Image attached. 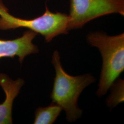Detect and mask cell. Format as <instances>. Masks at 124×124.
Listing matches in <instances>:
<instances>
[{"mask_svg":"<svg viewBox=\"0 0 124 124\" xmlns=\"http://www.w3.org/2000/svg\"><path fill=\"white\" fill-rule=\"evenodd\" d=\"M52 62L55 70L53 88L51 94L52 102L58 104L64 110L69 122H74L82 114V110L78 104L80 94L95 79L89 74L75 76L68 74L62 67L57 51L53 53Z\"/></svg>","mask_w":124,"mask_h":124,"instance_id":"6da1fadb","label":"cell"},{"mask_svg":"<svg viewBox=\"0 0 124 124\" xmlns=\"http://www.w3.org/2000/svg\"><path fill=\"white\" fill-rule=\"evenodd\" d=\"M89 43L98 48L102 58V66L97 95L102 97L124 70V34L107 35L101 32L89 33Z\"/></svg>","mask_w":124,"mask_h":124,"instance_id":"7a4b0ae2","label":"cell"},{"mask_svg":"<svg viewBox=\"0 0 124 124\" xmlns=\"http://www.w3.org/2000/svg\"><path fill=\"white\" fill-rule=\"evenodd\" d=\"M69 14L53 12L46 6L44 13L38 17L26 19L10 14L8 8L0 0V30L6 31L24 28L43 36L49 42L57 36L69 32Z\"/></svg>","mask_w":124,"mask_h":124,"instance_id":"3957f363","label":"cell"},{"mask_svg":"<svg viewBox=\"0 0 124 124\" xmlns=\"http://www.w3.org/2000/svg\"><path fill=\"white\" fill-rule=\"evenodd\" d=\"M111 14L124 15V0H70L69 30L82 28L89 22Z\"/></svg>","mask_w":124,"mask_h":124,"instance_id":"277c9868","label":"cell"},{"mask_svg":"<svg viewBox=\"0 0 124 124\" xmlns=\"http://www.w3.org/2000/svg\"><path fill=\"white\" fill-rule=\"evenodd\" d=\"M37 35L36 32L28 30L21 37L14 40L0 39V58H13L16 56L22 63L27 56L38 52L37 46L32 42Z\"/></svg>","mask_w":124,"mask_h":124,"instance_id":"5b68a950","label":"cell"},{"mask_svg":"<svg viewBox=\"0 0 124 124\" xmlns=\"http://www.w3.org/2000/svg\"><path fill=\"white\" fill-rule=\"evenodd\" d=\"M24 80L18 78L13 80L5 74H0V85L4 91L6 99L0 104V124H12V111L14 99L19 93Z\"/></svg>","mask_w":124,"mask_h":124,"instance_id":"8992f818","label":"cell"},{"mask_svg":"<svg viewBox=\"0 0 124 124\" xmlns=\"http://www.w3.org/2000/svg\"><path fill=\"white\" fill-rule=\"evenodd\" d=\"M62 110L61 107L53 102L48 106L39 107L35 112V119L34 124H53Z\"/></svg>","mask_w":124,"mask_h":124,"instance_id":"52a82bcc","label":"cell"},{"mask_svg":"<svg viewBox=\"0 0 124 124\" xmlns=\"http://www.w3.org/2000/svg\"><path fill=\"white\" fill-rule=\"evenodd\" d=\"M113 92L107 100L108 105L115 106L120 102L124 101V82L120 80L115 84L114 82Z\"/></svg>","mask_w":124,"mask_h":124,"instance_id":"ba28073f","label":"cell"}]
</instances>
